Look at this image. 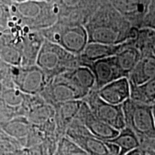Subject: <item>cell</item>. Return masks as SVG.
Listing matches in <instances>:
<instances>
[{"label":"cell","instance_id":"19","mask_svg":"<svg viewBox=\"0 0 155 155\" xmlns=\"http://www.w3.org/2000/svg\"><path fill=\"white\" fill-rule=\"evenodd\" d=\"M82 103L83 100H78L61 103L53 106L55 112V119L61 129L64 128L66 131L68 126L76 118Z\"/></svg>","mask_w":155,"mask_h":155},{"label":"cell","instance_id":"10","mask_svg":"<svg viewBox=\"0 0 155 155\" xmlns=\"http://www.w3.org/2000/svg\"><path fill=\"white\" fill-rule=\"evenodd\" d=\"M75 119L82 124L92 135L104 141L115 138L119 133V131L98 119L84 101H83Z\"/></svg>","mask_w":155,"mask_h":155},{"label":"cell","instance_id":"35","mask_svg":"<svg viewBox=\"0 0 155 155\" xmlns=\"http://www.w3.org/2000/svg\"><path fill=\"white\" fill-rule=\"evenodd\" d=\"M152 110H153V114H154V121H155V103L152 105Z\"/></svg>","mask_w":155,"mask_h":155},{"label":"cell","instance_id":"6","mask_svg":"<svg viewBox=\"0 0 155 155\" xmlns=\"http://www.w3.org/2000/svg\"><path fill=\"white\" fill-rule=\"evenodd\" d=\"M86 28L88 32V42L114 45L137 39L139 34L137 29L119 27L111 21H94Z\"/></svg>","mask_w":155,"mask_h":155},{"label":"cell","instance_id":"9","mask_svg":"<svg viewBox=\"0 0 155 155\" xmlns=\"http://www.w3.org/2000/svg\"><path fill=\"white\" fill-rule=\"evenodd\" d=\"M83 101L86 103L92 113L102 121L119 131L126 127L122 104L114 105L106 102L101 98L96 90L91 91Z\"/></svg>","mask_w":155,"mask_h":155},{"label":"cell","instance_id":"36","mask_svg":"<svg viewBox=\"0 0 155 155\" xmlns=\"http://www.w3.org/2000/svg\"><path fill=\"white\" fill-rule=\"evenodd\" d=\"M2 86L5 87V86H4L3 85H2V83L0 82V94H1V96H2V92H3V91H2Z\"/></svg>","mask_w":155,"mask_h":155},{"label":"cell","instance_id":"18","mask_svg":"<svg viewBox=\"0 0 155 155\" xmlns=\"http://www.w3.org/2000/svg\"><path fill=\"white\" fill-rule=\"evenodd\" d=\"M151 0H111L115 10L124 17H141L142 19L148 10Z\"/></svg>","mask_w":155,"mask_h":155},{"label":"cell","instance_id":"15","mask_svg":"<svg viewBox=\"0 0 155 155\" xmlns=\"http://www.w3.org/2000/svg\"><path fill=\"white\" fill-rule=\"evenodd\" d=\"M154 76L155 56L151 53H143L128 79L131 86H139Z\"/></svg>","mask_w":155,"mask_h":155},{"label":"cell","instance_id":"13","mask_svg":"<svg viewBox=\"0 0 155 155\" xmlns=\"http://www.w3.org/2000/svg\"><path fill=\"white\" fill-rule=\"evenodd\" d=\"M128 42L123 44L116 45L96 43V42H88L81 55H79L81 66V65L86 66L88 64L98 61V60L116 55L124 47Z\"/></svg>","mask_w":155,"mask_h":155},{"label":"cell","instance_id":"16","mask_svg":"<svg viewBox=\"0 0 155 155\" xmlns=\"http://www.w3.org/2000/svg\"><path fill=\"white\" fill-rule=\"evenodd\" d=\"M131 43L132 40L128 42L124 47L114 55L120 71L127 78L141 58L140 50Z\"/></svg>","mask_w":155,"mask_h":155},{"label":"cell","instance_id":"11","mask_svg":"<svg viewBox=\"0 0 155 155\" xmlns=\"http://www.w3.org/2000/svg\"><path fill=\"white\" fill-rule=\"evenodd\" d=\"M86 66L88 67L94 73L96 81L94 90L96 91L99 90L114 81L125 78L120 71L114 56L98 60Z\"/></svg>","mask_w":155,"mask_h":155},{"label":"cell","instance_id":"27","mask_svg":"<svg viewBox=\"0 0 155 155\" xmlns=\"http://www.w3.org/2000/svg\"><path fill=\"white\" fill-rule=\"evenodd\" d=\"M12 66L0 58V82L7 88H15L12 78Z\"/></svg>","mask_w":155,"mask_h":155},{"label":"cell","instance_id":"5","mask_svg":"<svg viewBox=\"0 0 155 155\" xmlns=\"http://www.w3.org/2000/svg\"><path fill=\"white\" fill-rule=\"evenodd\" d=\"M67 71L50 78L45 88L40 94L50 105L83 100L91 93L81 88L70 76Z\"/></svg>","mask_w":155,"mask_h":155},{"label":"cell","instance_id":"29","mask_svg":"<svg viewBox=\"0 0 155 155\" xmlns=\"http://www.w3.org/2000/svg\"><path fill=\"white\" fill-rule=\"evenodd\" d=\"M142 149H151L155 151V139H152L145 141V142L141 144V147Z\"/></svg>","mask_w":155,"mask_h":155},{"label":"cell","instance_id":"20","mask_svg":"<svg viewBox=\"0 0 155 155\" xmlns=\"http://www.w3.org/2000/svg\"><path fill=\"white\" fill-rule=\"evenodd\" d=\"M108 141L113 143L119 147L120 150L119 155H125L131 151L141 148V147L139 137L127 127L120 131L115 138Z\"/></svg>","mask_w":155,"mask_h":155},{"label":"cell","instance_id":"21","mask_svg":"<svg viewBox=\"0 0 155 155\" xmlns=\"http://www.w3.org/2000/svg\"><path fill=\"white\" fill-rule=\"evenodd\" d=\"M130 98L148 105L155 103V76L139 86H131Z\"/></svg>","mask_w":155,"mask_h":155},{"label":"cell","instance_id":"12","mask_svg":"<svg viewBox=\"0 0 155 155\" xmlns=\"http://www.w3.org/2000/svg\"><path fill=\"white\" fill-rule=\"evenodd\" d=\"M96 91L101 98L106 102L114 105H121L130 98L131 86L127 78H121L108 83Z\"/></svg>","mask_w":155,"mask_h":155},{"label":"cell","instance_id":"31","mask_svg":"<svg viewBox=\"0 0 155 155\" xmlns=\"http://www.w3.org/2000/svg\"><path fill=\"white\" fill-rule=\"evenodd\" d=\"M13 3H20L28 1H36V2H50L52 0H10Z\"/></svg>","mask_w":155,"mask_h":155},{"label":"cell","instance_id":"37","mask_svg":"<svg viewBox=\"0 0 155 155\" xmlns=\"http://www.w3.org/2000/svg\"><path fill=\"white\" fill-rule=\"evenodd\" d=\"M141 152H142V154H141V155H147L146 152H145L144 150H143L142 149H141Z\"/></svg>","mask_w":155,"mask_h":155},{"label":"cell","instance_id":"23","mask_svg":"<svg viewBox=\"0 0 155 155\" xmlns=\"http://www.w3.org/2000/svg\"><path fill=\"white\" fill-rule=\"evenodd\" d=\"M25 94L21 92L16 88H7L3 91L2 98L7 106L12 108H15L20 106L24 102Z\"/></svg>","mask_w":155,"mask_h":155},{"label":"cell","instance_id":"17","mask_svg":"<svg viewBox=\"0 0 155 155\" xmlns=\"http://www.w3.org/2000/svg\"><path fill=\"white\" fill-rule=\"evenodd\" d=\"M0 58L12 66L22 63L21 47H18L9 32H0Z\"/></svg>","mask_w":155,"mask_h":155},{"label":"cell","instance_id":"2","mask_svg":"<svg viewBox=\"0 0 155 155\" xmlns=\"http://www.w3.org/2000/svg\"><path fill=\"white\" fill-rule=\"evenodd\" d=\"M126 127L129 128L141 141L155 139V121L152 105L129 98L122 104Z\"/></svg>","mask_w":155,"mask_h":155},{"label":"cell","instance_id":"34","mask_svg":"<svg viewBox=\"0 0 155 155\" xmlns=\"http://www.w3.org/2000/svg\"><path fill=\"white\" fill-rule=\"evenodd\" d=\"M4 13H5V11L3 10V8L2 7V6H0V19H1L2 14H4Z\"/></svg>","mask_w":155,"mask_h":155},{"label":"cell","instance_id":"26","mask_svg":"<svg viewBox=\"0 0 155 155\" xmlns=\"http://www.w3.org/2000/svg\"><path fill=\"white\" fill-rule=\"evenodd\" d=\"M53 108L49 105H38L32 109L30 113V121L35 124H42L50 119Z\"/></svg>","mask_w":155,"mask_h":155},{"label":"cell","instance_id":"22","mask_svg":"<svg viewBox=\"0 0 155 155\" xmlns=\"http://www.w3.org/2000/svg\"><path fill=\"white\" fill-rule=\"evenodd\" d=\"M28 123L27 121L22 119H14L5 124L3 127V129L8 134L20 138V137H25L29 132Z\"/></svg>","mask_w":155,"mask_h":155},{"label":"cell","instance_id":"14","mask_svg":"<svg viewBox=\"0 0 155 155\" xmlns=\"http://www.w3.org/2000/svg\"><path fill=\"white\" fill-rule=\"evenodd\" d=\"M44 41L45 38L41 32H32L27 33L22 40V66L36 65L37 58Z\"/></svg>","mask_w":155,"mask_h":155},{"label":"cell","instance_id":"7","mask_svg":"<svg viewBox=\"0 0 155 155\" xmlns=\"http://www.w3.org/2000/svg\"><path fill=\"white\" fill-rule=\"evenodd\" d=\"M65 137L90 155L119 154V148L116 144L94 137L75 119L68 127Z\"/></svg>","mask_w":155,"mask_h":155},{"label":"cell","instance_id":"28","mask_svg":"<svg viewBox=\"0 0 155 155\" xmlns=\"http://www.w3.org/2000/svg\"><path fill=\"white\" fill-rule=\"evenodd\" d=\"M141 28L155 31V0H151L148 10L142 19Z\"/></svg>","mask_w":155,"mask_h":155},{"label":"cell","instance_id":"38","mask_svg":"<svg viewBox=\"0 0 155 155\" xmlns=\"http://www.w3.org/2000/svg\"><path fill=\"white\" fill-rule=\"evenodd\" d=\"M4 2V0H0V4H2Z\"/></svg>","mask_w":155,"mask_h":155},{"label":"cell","instance_id":"24","mask_svg":"<svg viewBox=\"0 0 155 155\" xmlns=\"http://www.w3.org/2000/svg\"><path fill=\"white\" fill-rule=\"evenodd\" d=\"M139 35L144 38V43L137 47L141 54L151 53L155 56V31L149 29H142L139 31Z\"/></svg>","mask_w":155,"mask_h":155},{"label":"cell","instance_id":"4","mask_svg":"<svg viewBox=\"0 0 155 155\" xmlns=\"http://www.w3.org/2000/svg\"><path fill=\"white\" fill-rule=\"evenodd\" d=\"M45 40L57 44L75 55H81L88 44V32L81 25H56L41 30Z\"/></svg>","mask_w":155,"mask_h":155},{"label":"cell","instance_id":"3","mask_svg":"<svg viewBox=\"0 0 155 155\" xmlns=\"http://www.w3.org/2000/svg\"><path fill=\"white\" fill-rule=\"evenodd\" d=\"M50 2L28 1L13 3L12 11L25 27L32 30H45L57 22V11Z\"/></svg>","mask_w":155,"mask_h":155},{"label":"cell","instance_id":"25","mask_svg":"<svg viewBox=\"0 0 155 155\" xmlns=\"http://www.w3.org/2000/svg\"><path fill=\"white\" fill-rule=\"evenodd\" d=\"M59 155H90L68 137H63L58 147Z\"/></svg>","mask_w":155,"mask_h":155},{"label":"cell","instance_id":"32","mask_svg":"<svg viewBox=\"0 0 155 155\" xmlns=\"http://www.w3.org/2000/svg\"><path fill=\"white\" fill-rule=\"evenodd\" d=\"M141 154H142L141 149L139 148V149H137V150L131 151L130 152L127 153V154H126L125 155H141Z\"/></svg>","mask_w":155,"mask_h":155},{"label":"cell","instance_id":"33","mask_svg":"<svg viewBox=\"0 0 155 155\" xmlns=\"http://www.w3.org/2000/svg\"><path fill=\"white\" fill-rule=\"evenodd\" d=\"M142 149V148H141ZM143 150H144L147 155H155V151L153 150H151V149H142Z\"/></svg>","mask_w":155,"mask_h":155},{"label":"cell","instance_id":"1","mask_svg":"<svg viewBox=\"0 0 155 155\" xmlns=\"http://www.w3.org/2000/svg\"><path fill=\"white\" fill-rule=\"evenodd\" d=\"M36 65L50 79L67 70L81 66V62L78 55L45 39L37 58Z\"/></svg>","mask_w":155,"mask_h":155},{"label":"cell","instance_id":"30","mask_svg":"<svg viewBox=\"0 0 155 155\" xmlns=\"http://www.w3.org/2000/svg\"><path fill=\"white\" fill-rule=\"evenodd\" d=\"M79 1L80 0H62L64 5L71 6V7H73V6L76 5L79 2Z\"/></svg>","mask_w":155,"mask_h":155},{"label":"cell","instance_id":"8","mask_svg":"<svg viewBox=\"0 0 155 155\" xmlns=\"http://www.w3.org/2000/svg\"><path fill=\"white\" fill-rule=\"evenodd\" d=\"M12 78L15 87L28 96L40 95L49 78L37 65L12 66Z\"/></svg>","mask_w":155,"mask_h":155}]
</instances>
